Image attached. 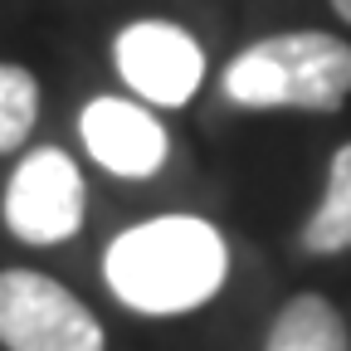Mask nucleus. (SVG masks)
I'll return each instance as SVG.
<instances>
[{
  "instance_id": "obj_3",
  "label": "nucleus",
  "mask_w": 351,
  "mask_h": 351,
  "mask_svg": "<svg viewBox=\"0 0 351 351\" xmlns=\"http://www.w3.org/2000/svg\"><path fill=\"white\" fill-rule=\"evenodd\" d=\"M0 341L10 351H108L98 317L34 269L0 274Z\"/></svg>"
},
{
  "instance_id": "obj_6",
  "label": "nucleus",
  "mask_w": 351,
  "mask_h": 351,
  "mask_svg": "<svg viewBox=\"0 0 351 351\" xmlns=\"http://www.w3.org/2000/svg\"><path fill=\"white\" fill-rule=\"evenodd\" d=\"M78 132H83V147L103 171L112 176H156L166 166V132L161 122L142 108V103H127V98H93L78 117Z\"/></svg>"
},
{
  "instance_id": "obj_2",
  "label": "nucleus",
  "mask_w": 351,
  "mask_h": 351,
  "mask_svg": "<svg viewBox=\"0 0 351 351\" xmlns=\"http://www.w3.org/2000/svg\"><path fill=\"white\" fill-rule=\"evenodd\" d=\"M351 93V44L322 29H298L249 44L225 69V98L239 108L332 112Z\"/></svg>"
},
{
  "instance_id": "obj_10",
  "label": "nucleus",
  "mask_w": 351,
  "mask_h": 351,
  "mask_svg": "<svg viewBox=\"0 0 351 351\" xmlns=\"http://www.w3.org/2000/svg\"><path fill=\"white\" fill-rule=\"evenodd\" d=\"M332 5H337V15H341V20L351 25V0H332Z\"/></svg>"
},
{
  "instance_id": "obj_8",
  "label": "nucleus",
  "mask_w": 351,
  "mask_h": 351,
  "mask_svg": "<svg viewBox=\"0 0 351 351\" xmlns=\"http://www.w3.org/2000/svg\"><path fill=\"white\" fill-rule=\"evenodd\" d=\"M346 249H351V142L332 156L322 205L302 225V254L327 258V254H346Z\"/></svg>"
},
{
  "instance_id": "obj_9",
  "label": "nucleus",
  "mask_w": 351,
  "mask_h": 351,
  "mask_svg": "<svg viewBox=\"0 0 351 351\" xmlns=\"http://www.w3.org/2000/svg\"><path fill=\"white\" fill-rule=\"evenodd\" d=\"M39 117V83L20 64H0V156L15 152Z\"/></svg>"
},
{
  "instance_id": "obj_5",
  "label": "nucleus",
  "mask_w": 351,
  "mask_h": 351,
  "mask_svg": "<svg viewBox=\"0 0 351 351\" xmlns=\"http://www.w3.org/2000/svg\"><path fill=\"white\" fill-rule=\"evenodd\" d=\"M112 59H117V73L127 78L132 93H142L147 103H166V108L191 103L200 78H205L200 44L181 25H166V20L127 25L112 44Z\"/></svg>"
},
{
  "instance_id": "obj_4",
  "label": "nucleus",
  "mask_w": 351,
  "mask_h": 351,
  "mask_svg": "<svg viewBox=\"0 0 351 351\" xmlns=\"http://www.w3.org/2000/svg\"><path fill=\"white\" fill-rule=\"evenodd\" d=\"M5 225H10L15 239L39 244V249L64 244V239L78 234V225H83V176H78L69 152L39 147L15 166L10 186H5Z\"/></svg>"
},
{
  "instance_id": "obj_1",
  "label": "nucleus",
  "mask_w": 351,
  "mask_h": 351,
  "mask_svg": "<svg viewBox=\"0 0 351 351\" xmlns=\"http://www.w3.org/2000/svg\"><path fill=\"white\" fill-rule=\"evenodd\" d=\"M108 288L132 313H191L225 288L230 254L215 225L195 215H161L147 225H132L108 244L103 258Z\"/></svg>"
},
{
  "instance_id": "obj_7",
  "label": "nucleus",
  "mask_w": 351,
  "mask_h": 351,
  "mask_svg": "<svg viewBox=\"0 0 351 351\" xmlns=\"http://www.w3.org/2000/svg\"><path fill=\"white\" fill-rule=\"evenodd\" d=\"M263 351H351V341H346L341 313L322 293H298L274 317Z\"/></svg>"
}]
</instances>
